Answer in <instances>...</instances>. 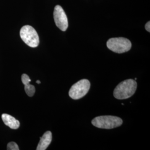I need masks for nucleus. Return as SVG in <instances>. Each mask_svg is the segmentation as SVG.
<instances>
[{
	"label": "nucleus",
	"mask_w": 150,
	"mask_h": 150,
	"mask_svg": "<svg viewBox=\"0 0 150 150\" xmlns=\"http://www.w3.org/2000/svg\"><path fill=\"white\" fill-rule=\"evenodd\" d=\"M136 80L129 79L120 83L113 91V96L118 100H124L132 96L137 88Z\"/></svg>",
	"instance_id": "f257e3e1"
},
{
	"label": "nucleus",
	"mask_w": 150,
	"mask_h": 150,
	"mask_svg": "<svg viewBox=\"0 0 150 150\" xmlns=\"http://www.w3.org/2000/svg\"><path fill=\"white\" fill-rule=\"evenodd\" d=\"M121 118L113 116H98L92 121V124L95 127L103 129H112L120 126L122 124Z\"/></svg>",
	"instance_id": "f03ea898"
},
{
	"label": "nucleus",
	"mask_w": 150,
	"mask_h": 150,
	"mask_svg": "<svg viewBox=\"0 0 150 150\" xmlns=\"http://www.w3.org/2000/svg\"><path fill=\"white\" fill-rule=\"evenodd\" d=\"M20 34L22 41L28 46L35 48L38 46L40 43L39 36L33 27L25 25L22 27Z\"/></svg>",
	"instance_id": "7ed1b4c3"
},
{
	"label": "nucleus",
	"mask_w": 150,
	"mask_h": 150,
	"mask_svg": "<svg viewBox=\"0 0 150 150\" xmlns=\"http://www.w3.org/2000/svg\"><path fill=\"white\" fill-rule=\"evenodd\" d=\"M131 46V42L126 38H111L107 42L108 48L117 54H122L129 51Z\"/></svg>",
	"instance_id": "20e7f679"
},
{
	"label": "nucleus",
	"mask_w": 150,
	"mask_h": 150,
	"mask_svg": "<svg viewBox=\"0 0 150 150\" xmlns=\"http://www.w3.org/2000/svg\"><path fill=\"white\" fill-rule=\"evenodd\" d=\"M90 88V82L83 79L73 85L69 91V96L74 100H79L85 96Z\"/></svg>",
	"instance_id": "39448f33"
},
{
	"label": "nucleus",
	"mask_w": 150,
	"mask_h": 150,
	"mask_svg": "<svg viewBox=\"0 0 150 150\" xmlns=\"http://www.w3.org/2000/svg\"><path fill=\"white\" fill-rule=\"evenodd\" d=\"M54 17L56 25L62 31H65L69 26L68 18L62 7L59 5L54 8Z\"/></svg>",
	"instance_id": "423d86ee"
},
{
	"label": "nucleus",
	"mask_w": 150,
	"mask_h": 150,
	"mask_svg": "<svg viewBox=\"0 0 150 150\" xmlns=\"http://www.w3.org/2000/svg\"><path fill=\"white\" fill-rule=\"evenodd\" d=\"M52 139V135L51 131L46 132L43 136L40 137V141L36 148L37 150H45L50 145Z\"/></svg>",
	"instance_id": "0eeeda50"
},
{
	"label": "nucleus",
	"mask_w": 150,
	"mask_h": 150,
	"mask_svg": "<svg viewBox=\"0 0 150 150\" xmlns=\"http://www.w3.org/2000/svg\"><path fill=\"white\" fill-rule=\"evenodd\" d=\"M1 118L4 123L11 129H16L19 128L20 125L19 121L17 120L11 115L7 113H3L1 116Z\"/></svg>",
	"instance_id": "6e6552de"
},
{
	"label": "nucleus",
	"mask_w": 150,
	"mask_h": 150,
	"mask_svg": "<svg viewBox=\"0 0 150 150\" xmlns=\"http://www.w3.org/2000/svg\"><path fill=\"white\" fill-rule=\"evenodd\" d=\"M21 80L22 83L25 85V90L28 96L32 97L36 91L35 87L33 85L30 84V82L31 81L30 77L25 74L22 75Z\"/></svg>",
	"instance_id": "1a4fd4ad"
},
{
	"label": "nucleus",
	"mask_w": 150,
	"mask_h": 150,
	"mask_svg": "<svg viewBox=\"0 0 150 150\" xmlns=\"http://www.w3.org/2000/svg\"><path fill=\"white\" fill-rule=\"evenodd\" d=\"M7 149L8 150H19L18 146L15 142H11L7 144Z\"/></svg>",
	"instance_id": "9d476101"
},
{
	"label": "nucleus",
	"mask_w": 150,
	"mask_h": 150,
	"mask_svg": "<svg viewBox=\"0 0 150 150\" xmlns=\"http://www.w3.org/2000/svg\"><path fill=\"white\" fill-rule=\"evenodd\" d=\"M145 28L146 30L148 31V32H150V22L149 21L148 22L146 23V25H145Z\"/></svg>",
	"instance_id": "9b49d317"
},
{
	"label": "nucleus",
	"mask_w": 150,
	"mask_h": 150,
	"mask_svg": "<svg viewBox=\"0 0 150 150\" xmlns=\"http://www.w3.org/2000/svg\"><path fill=\"white\" fill-rule=\"evenodd\" d=\"M36 83H38V84H40V83H41V81H40L38 80L36 81Z\"/></svg>",
	"instance_id": "f8f14e48"
}]
</instances>
